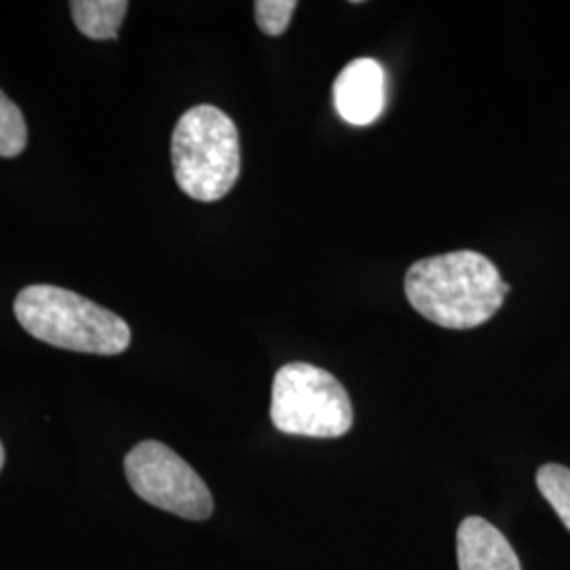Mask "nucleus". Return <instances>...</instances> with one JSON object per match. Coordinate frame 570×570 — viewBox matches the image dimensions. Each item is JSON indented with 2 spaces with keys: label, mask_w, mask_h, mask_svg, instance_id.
<instances>
[{
  "label": "nucleus",
  "mask_w": 570,
  "mask_h": 570,
  "mask_svg": "<svg viewBox=\"0 0 570 570\" xmlns=\"http://www.w3.org/2000/svg\"><path fill=\"white\" fill-rule=\"evenodd\" d=\"M28 127L20 108L0 91V157L13 159L23 153Z\"/></svg>",
  "instance_id": "obj_10"
},
{
  "label": "nucleus",
  "mask_w": 570,
  "mask_h": 570,
  "mask_svg": "<svg viewBox=\"0 0 570 570\" xmlns=\"http://www.w3.org/2000/svg\"><path fill=\"white\" fill-rule=\"evenodd\" d=\"M404 289L407 303L431 324L471 330L494 317L511 285L484 254L459 249L416 261L407 268Z\"/></svg>",
  "instance_id": "obj_1"
},
{
  "label": "nucleus",
  "mask_w": 570,
  "mask_h": 570,
  "mask_svg": "<svg viewBox=\"0 0 570 570\" xmlns=\"http://www.w3.org/2000/svg\"><path fill=\"white\" fill-rule=\"evenodd\" d=\"M174 176L184 195L212 204L226 197L242 171L239 131L216 106L186 110L171 136Z\"/></svg>",
  "instance_id": "obj_3"
},
{
  "label": "nucleus",
  "mask_w": 570,
  "mask_h": 570,
  "mask_svg": "<svg viewBox=\"0 0 570 570\" xmlns=\"http://www.w3.org/2000/svg\"><path fill=\"white\" fill-rule=\"evenodd\" d=\"M387 104L383 66L372 58L348 61L334 81V106L343 121L366 127L376 121Z\"/></svg>",
  "instance_id": "obj_6"
},
{
  "label": "nucleus",
  "mask_w": 570,
  "mask_h": 570,
  "mask_svg": "<svg viewBox=\"0 0 570 570\" xmlns=\"http://www.w3.org/2000/svg\"><path fill=\"white\" fill-rule=\"evenodd\" d=\"M537 487L570 530V469L556 463L543 465L537 471Z\"/></svg>",
  "instance_id": "obj_9"
},
{
  "label": "nucleus",
  "mask_w": 570,
  "mask_h": 570,
  "mask_svg": "<svg viewBox=\"0 0 570 570\" xmlns=\"http://www.w3.org/2000/svg\"><path fill=\"white\" fill-rule=\"evenodd\" d=\"M125 475L134 492L146 503L202 522L214 511L212 492L202 475L169 446L146 440L125 456Z\"/></svg>",
  "instance_id": "obj_5"
},
{
  "label": "nucleus",
  "mask_w": 570,
  "mask_h": 570,
  "mask_svg": "<svg viewBox=\"0 0 570 570\" xmlns=\"http://www.w3.org/2000/svg\"><path fill=\"white\" fill-rule=\"evenodd\" d=\"M13 311L30 336L58 348L119 355L131 343V330L117 313L58 285L23 287Z\"/></svg>",
  "instance_id": "obj_2"
},
{
  "label": "nucleus",
  "mask_w": 570,
  "mask_h": 570,
  "mask_svg": "<svg viewBox=\"0 0 570 570\" xmlns=\"http://www.w3.org/2000/svg\"><path fill=\"white\" fill-rule=\"evenodd\" d=\"M456 558L461 570H522L505 534L480 515L465 518L456 530Z\"/></svg>",
  "instance_id": "obj_7"
},
{
  "label": "nucleus",
  "mask_w": 570,
  "mask_h": 570,
  "mask_svg": "<svg viewBox=\"0 0 570 570\" xmlns=\"http://www.w3.org/2000/svg\"><path fill=\"white\" fill-rule=\"evenodd\" d=\"M296 7V0H258L254 4L256 23L266 37H279L287 30Z\"/></svg>",
  "instance_id": "obj_11"
},
{
  "label": "nucleus",
  "mask_w": 570,
  "mask_h": 570,
  "mask_svg": "<svg viewBox=\"0 0 570 570\" xmlns=\"http://www.w3.org/2000/svg\"><path fill=\"white\" fill-rule=\"evenodd\" d=\"M271 421L287 435L341 438L353 425V406L334 374L294 362L279 367L273 379Z\"/></svg>",
  "instance_id": "obj_4"
},
{
  "label": "nucleus",
  "mask_w": 570,
  "mask_h": 570,
  "mask_svg": "<svg viewBox=\"0 0 570 570\" xmlns=\"http://www.w3.org/2000/svg\"><path fill=\"white\" fill-rule=\"evenodd\" d=\"M2 465H4V449H2V442H0V471H2Z\"/></svg>",
  "instance_id": "obj_12"
},
{
  "label": "nucleus",
  "mask_w": 570,
  "mask_h": 570,
  "mask_svg": "<svg viewBox=\"0 0 570 570\" xmlns=\"http://www.w3.org/2000/svg\"><path fill=\"white\" fill-rule=\"evenodd\" d=\"M129 2L125 0H72L70 11L79 32L94 41H115L119 37Z\"/></svg>",
  "instance_id": "obj_8"
}]
</instances>
